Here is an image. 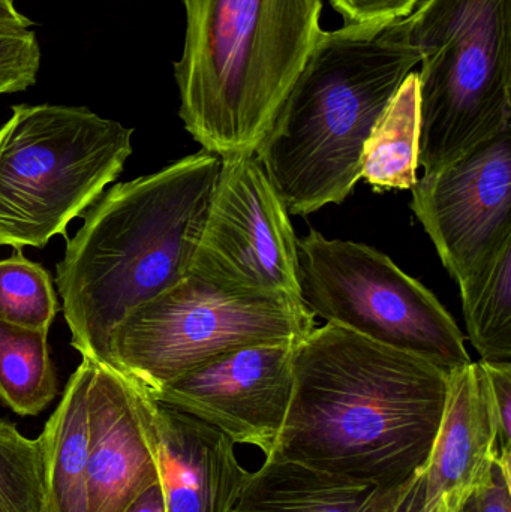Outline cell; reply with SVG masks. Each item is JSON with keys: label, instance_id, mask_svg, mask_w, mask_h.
I'll list each match as a JSON object with an SVG mask.
<instances>
[{"label": "cell", "instance_id": "28", "mask_svg": "<svg viewBox=\"0 0 511 512\" xmlns=\"http://www.w3.org/2000/svg\"><path fill=\"white\" fill-rule=\"evenodd\" d=\"M32 24L29 17L18 11L14 0H0V33L29 30Z\"/></svg>", "mask_w": 511, "mask_h": 512}, {"label": "cell", "instance_id": "13", "mask_svg": "<svg viewBox=\"0 0 511 512\" xmlns=\"http://www.w3.org/2000/svg\"><path fill=\"white\" fill-rule=\"evenodd\" d=\"M488 375L480 361L450 370L440 429L423 472L426 512H458L482 492L500 459Z\"/></svg>", "mask_w": 511, "mask_h": 512}, {"label": "cell", "instance_id": "16", "mask_svg": "<svg viewBox=\"0 0 511 512\" xmlns=\"http://www.w3.org/2000/svg\"><path fill=\"white\" fill-rule=\"evenodd\" d=\"M93 370L95 361L83 358L39 436L44 460L45 512H87Z\"/></svg>", "mask_w": 511, "mask_h": 512}, {"label": "cell", "instance_id": "25", "mask_svg": "<svg viewBox=\"0 0 511 512\" xmlns=\"http://www.w3.org/2000/svg\"><path fill=\"white\" fill-rule=\"evenodd\" d=\"M511 454H501L488 486L479 493V512H511Z\"/></svg>", "mask_w": 511, "mask_h": 512}, {"label": "cell", "instance_id": "5", "mask_svg": "<svg viewBox=\"0 0 511 512\" xmlns=\"http://www.w3.org/2000/svg\"><path fill=\"white\" fill-rule=\"evenodd\" d=\"M419 167L434 173L511 128V0H422Z\"/></svg>", "mask_w": 511, "mask_h": 512}, {"label": "cell", "instance_id": "1", "mask_svg": "<svg viewBox=\"0 0 511 512\" xmlns=\"http://www.w3.org/2000/svg\"><path fill=\"white\" fill-rule=\"evenodd\" d=\"M449 379L450 370L327 322L297 343L290 408L270 457L404 486L428 465Z\"/></svg>", "mask_w": 511, "mask_h": 512}, {"label": "cell", "instance_id": "27", "mask_svg": "<svg viewBox=\"0 0 511 512\" xmlns=\"http://www.w3.org/2000/svg\"><path fill=\"white\" fill-rule=\"evenodd\" d=\"M123 512H167L161 483L152 484L137 496Z\"/></svg>", "mask_w": 511, "mask_h": 512}, {"label": "cell", "instance_id": "18", "mask_svg": "<svg viewBox=\"0 0 511 512\" xmlns=\"http://www.w3.org/2000/svg\"><path fill=\"white\" fill-rule=\"evenodd\" d=\"M458 285L468 336L482 360L511 363V242Z\"/></svg>", "mask_w": 511, "mask_h": 512}, {"label": "cell", "instance_id": "24", "mask_svg": "<svg viewBox=\"0 0 511 512\" xmlns=\"http://www.w3.org/2000/svg\"><path fill=\"white\" fill-rule=\"evenodd\" d=\"M489 379L500 435V453H511V363L480 360ZM500 454V456H501Z\"/></svg>", "mask_w": 511, "mask_h": 512}, {"label": "cell", "instance_id": "12", "mask_svg": "<svg viewBox=\"0 0 511 512\" xmlns=\"http://www.w3.org/2000/svg\"><path fill=\"white\" fill-rule=\"evenodd\" d=\"M134 387L140 394L167 512L233 510L251 475L237 459L236 444L200 418Z\"/></svg>", "mask_w": 511, "mask_h": 512}, {"label": "cell", "instance_id": "3", "mask_svg": "<svg viewBox=\"0 0 511 512\" xmlns=\"http://www.w3.org/2000/svg\"><path fill=\"white\" fill-rule=\"evenodd\" d=\"M420 60L405 18L321 33L255 152L290 215L350 197L366 140Z\"/></svg>", "mask_w": 511, "mask_h": 512}, {"label": "cell", "instance_id": "14", "mask_svg": "<svg viewBox=\"0 0 511 512\" xmlns=\"http://www.w3.org/2000/svg\"><path fill=\"white\" fill-rule=\"evenodd\" d=\"M158 481L137 388L111 367L95 363L90 385L87 512H123Z\"/></svg>", "mask_w": 511, "mask_h": 512}, {"label": "cell", "instance_id": "23", "mask_svg": "<svg viewBox=\"0 0 511 512\" xmlns=\"http://www.w3.org/2000/svg\"><path fill=\"white\" fill-rule=\"evenodd\" d=\"M345 26L381 24L413 14L422 0H329Z\"/></svg>", "mask_w": 511, "mask_h": 512}, {"label": "cell", "instance_id": "21", "mask_svg": "<svg viewBox=\"0 0 511 512\" xmlns=\"http://www.w3.org/2000/svg\"><path fill=\"white\" fill-rule=\"evenodd\" d=\"M0 512H45L41 442L0 421Z\"/></svg>", "mask_w": 511, "mask_h": 512}, {"label": "cell", "instance_id": "7", "mask_svg": "<svg viewBox=\"0 0 511 512\" xmlns=\"http://www.w3.org/2000/svg\"><path fill=\"white\" fill-rule=\"evenodd\" d=\"M315 316L300 298L243 294L191 273L114 328L110 367L147 393L228 349L302 342Z\"/></svg>", "mask_w": 511, "mask_h": 512}, {"label": "cell", "instance_id": "15", "mask_svg": "<svg viewBox=\"0 0 511 512\" xmlns=\"http://www.w3.org/2000/svg\"><path fill=\"white\" fill-rule=\"evenodd\" d=\"M413 481L383 487L270 457L251 472L230 512H396Z\"/></svg>", "mask_w": 511, "mask_h": 512}, {"label": "cell", "instance_id": "4", "mask_svg": "<svg viewBox=\"0 0 511 512\" xmlns=\"http://www.w3.org/2000/svg\"><path fill=\"white\" fill-rule=\"evenodd\" d=\"M179 116L206 152L255 155L314 51L323 0H183Z\"/></svg>", "mask_w": 511, "mask_h": 512}, {"label": "cell", "instance_id": "8", "mask_svg": "<svg viewBox=\"0 0 511 512\" xmlns=\"http://www.w3.org/2000/svg\"><path fill=\"white\" fill-rule=\"evenodd\" d=\"M300 298L312 315L446 370L471 363L437 297L389 256L312 230L299 240Z\"/></svg>", "mask_w": 511, "mask_h": 512}, {"label": "cell", "instance_id": "26", "mask_svg": "<svg viewBox=\"0 0 511 512\" xmlns=\"http://www.w3.org/2000/svg\"><path fill=\"white\" fill-rule=\"evenodd\" d=\"M396 512H426L423 508V472L414 478ZM458 512H479V493L468 499Z\"/></svg>", "mask_w": 511, "mask_h": 512}, {"label": "cell", "instance_id": "2", "mask_svg": "<svg viewBox=\"0 0 511 512\" xmlns=\"http://www.w3.org/2000/svg\"><path fill=\"white\" fill-rule=\"evenodd\" d=\"M221 158L201 150L114 185L84 216L57 264L72 348L110 367L114 328L191 273Z\"/></svg>", "mask_w": 511, "mask_h": 512}, {"label": "cell", "instance_id": "10", "mask_svg": "<svg viewBox=\"0 0 511 512\" xmlns=\"http://www.w3.org/2000/svg\"><path fill=\"white\" fill-rule=\"evenodd\" d=\"M411 209L456 283L511 242V128L413 188Z\"/></svg>", "mask_w": 511, "mask_h": 512}, {"label": "cell", "instance_id": "22", "mask_svg": "<svg viewBox=\"0 0 511 512\" xmlns=\"http://www.w3.org/2000/svg\"><path fill=\"white\" fill-rule=\"evenodd\" d=\"M41 47L33 30L0 33V96L35 86Z\"/></svg>", "mask_w": 511, "mask_h": 512}, {"label": "cell", "instance_id": "11", "mask_svg": "<svg viewBox=\"0 0 511 512\" xmlns=\"http://www.w3.org/2000/svg\"><path fill=\"white\" fill-rule=\"evenodd\" d=\"M299 342L228 349L150 394L269 459L290 408Z\"/></svg>", "mask_w": 511, "mask_h": 512}, {"label": "cell", "instance_id": "6", "mask_svg": "<svg viewBox=\"0 0 511 512\" xmlns=\"http://www.w3.org/2000/svg\"><path fill=\"white\" fill-rule=\"evenodd\" d=\"M11 111L0 128V246L42 249L122 174L134 129L86 107Z\"/></svg>", "mask_w": 511, "mask_h": 512}, {"label": "cell", "instance_id": "17", "mask_svg": "<svg viewBox=\"0 0 511 512\" xmlns=\"http://www.w3.org/2000/svg\"><path fill=\"white\" fill-rule=\"evenodd\" d=\"M420 98L411 72L375 123L362 153V179L375 191L413 189L419 168Z\"/></svg>", "mask_w": 511, "mask_h": 512}, {"label": "cell", "instance_id": "9", "mask_svg": "<svg viewBox=\"0 0 511 512\" xmlns=\"http://www.w3.org/2000/svg\"><path fill=\"white\" fill-rule=\"evenodd\" d=\"M191 271L230 291L300 298L299 239L255 155L221 159Z\"/></svg>", "mask_w": 511, "mask_h": 512}, {"label": "cell", "instance_id": "20", "mask_svg": "<svg viewBox=\"0 0 511 512\" xmlns=\"http://www.w3.org/2000/svg\"><path fill=\"white\" fill-rule=\"evenodd\" d=\"M53 279L21 251L0 261V319L33 330L50 331L59 312Z\"/></svg>", "mask_w": 511, "mask_h": 512}, {"label": "cell", "instance_id": "19", "mask_svg": "<svg viewBox=\"0 0 511 512\" xmlns=\"http://www.w3.org/2000/svg\"><path fill=\"white\" fill-rule=\"evenodd\" d=\"M48 333L0 319V400L21 417L41 414L59 391Z\"/></svg>", "mask_w": 511, "mask_h": 512}]
</instances>
